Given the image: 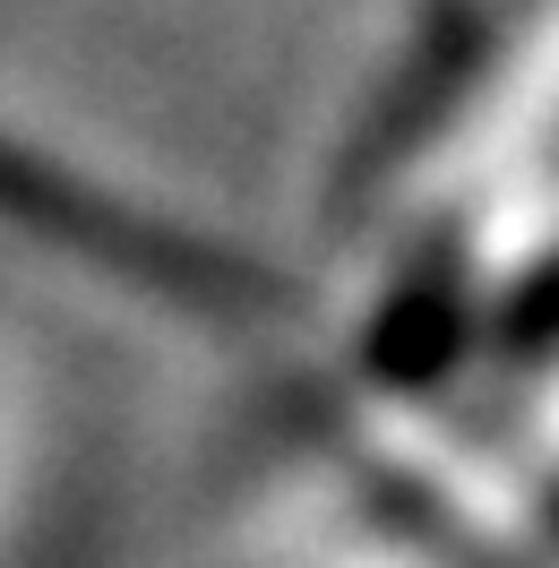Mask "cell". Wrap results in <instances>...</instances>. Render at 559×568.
Returning a JSON list of instances; mask_svg holds the SVG:
<instances>
[{
	"label": "cell",
	"mask_w": 559,
	"mask_h": 568,
	"mask_svg": "<svg viewBox=\"0 0 559 568\" xmlns=\"http://www.w3.org/2000/svg\"><path fill=\"white\" fill-rule=\"evenodd\" d=\"M336 568H414L405 551H353V560H336Z\"/></svg>",
	"instance_id": "obj_1"
}]
</instances>
